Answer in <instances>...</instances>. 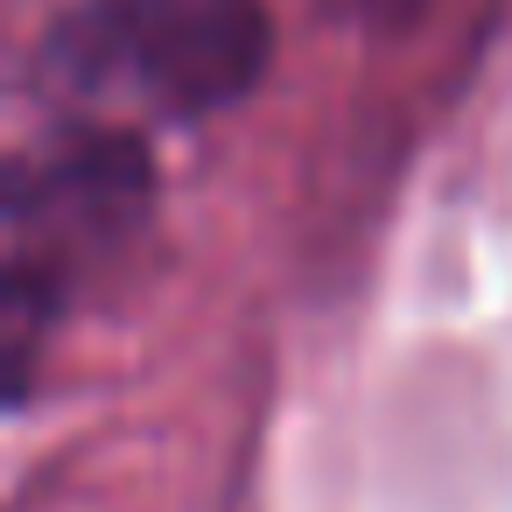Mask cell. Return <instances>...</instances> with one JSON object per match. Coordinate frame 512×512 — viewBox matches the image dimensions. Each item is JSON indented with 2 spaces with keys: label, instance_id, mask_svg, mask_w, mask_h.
Segmentation results:
<instances>
[{
  "label": "cell",
  "instance_id": "obj_1",
  "mask_svg": "<svg viewBox=\"0 0 512 512\" xmlns=\"http://www.w3.org/2000/svg\"><path fill=\"white\" fill-rule=\"evenodd\" d=\"M274 57L260 0H78L36 43L64 127H190L239 106Z\"/></svg>",
  "mask_w": 512,
  "mask_h": 512
},
{
  "label": "cell",
  "instance_id": "obj_2",
  "mask_svg": "<svg viewBox=\"0 0 512 512\" xmlns=\"http://www.w3.org/2000/svg\"><path fill=\"white\" fill-rule=\"evenodd\" d=\"M155 169L141 134L120 127H64L57 141L29 148L8 176L0 204V316H8L15 372L36 351V330L57 323L64 295L113 267V253L148 225Z\"/></svg>",
  "mask_w": 512,
  "mask_h": 512
}]
</instances>
